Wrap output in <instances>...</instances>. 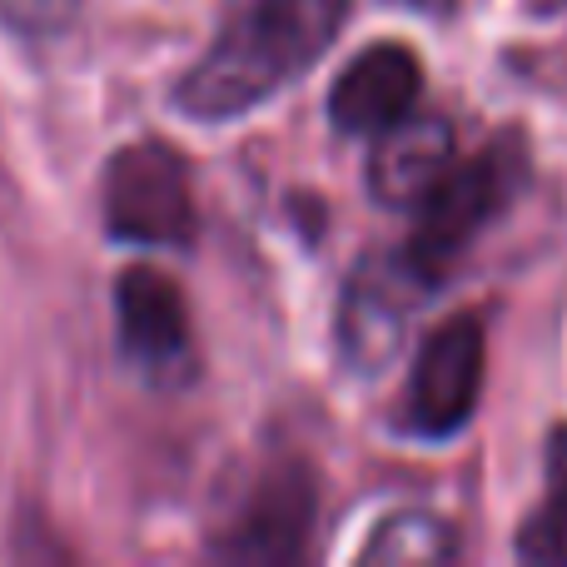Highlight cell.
<instances>
[{
    "label": "cell",
    "mask_w": 567,
    "mask_h": 567,
    "mask_svg": "<svg viewBox=\"0 0 567 567\" xmlns=\"http://www.w3.org/2000/svg\"><path fill=\"white\" fill-rule=\"evenodd\" d=\"M349 20V0H225L205 55L175 80V110L229 125L303 80Z\"/></svg>",
    "instance_id": "cell-1"
},
{
    "label": "cell",
    "mask_w": 567,
    "mask_h": 567,
    "mask_svg": "<svg viewBox=\"0 0 567 567\" xmlns=\"http://www.w3.org/2000/svg\"><path fill=\"white\" fill-rule=\"evenodd\" d=\"M523 185H528V145H523L518 130H508L493 145H483L473 159H453L439 189L413 209L419 225L399 249L443 284L453 275V265L468 255L473 239L518 199Z\"/></svg>",
    "instance_id": "cell-2"
},
{
    "label": "cell",
    "mask_w": 567,
    "mask_h": 567,
    "mask_svg": "<svg viewBox=\"0 0 567 567\" xmlns=\"http://www.w3.org/2000/svg\"><path fill=\"white\" fill-rule=\"evenodd\" d=\"M100 209L115 245L189 249L199 235L195 169L169 140H130L105 165Z\"/></svg>",
    "instance_id": "cell-3"
},
{
    "label": "cell",
    "mask_w": 567,
    "mask_h": 567,
    "mask_svg": "<svg viewBox=\"0 0 567 567\" xmlns=\"http://www.w3.org/2000/svg\"><path fill=\"white\" fill-rule=\"evenodd\" d=\"M439 289L443 284L413 265L403 249L359 259L339 289V309H333V349H339L343 369L359 373V379L389 369L409 343L419 309Z\"/></svg>",
    "instance_id": "cell-4"
},
{
    "label": "cell",
    "mask_w": 567,
    "mask_h": 567,
    "mask_svg": "<svg viewBox=\"0 0 567 567\" xmlns=\"http://www.w3.org/2000/svg\"><path fill=\"white\" fill-rule=\"evenodd\" d=\"M488 383V329L483 313H453L419 343L399 399V429L419 443H449L473 423Z\"/></svg>",
    "instance_id": "cell-5"
},
{
    "label": "cell",
    "mask_w": 567,
    "mask_h": 567,
    "mask_svg": "<svg viewBox=\"0 0 567 567\" xmlns=\"http://www.w3.org/2000/svg\"><path fill=\"white\" fill-rule=\"evenodd\" d=\"M115 343L125 369L159 393H179L199 379V343H195V319H189V299L155 265L120 269Z\"/></svg>",
    "instance_id": "cell-6"
},
{
    "label": "cell",
    "mask_w": 567,
    "mask_h": 567,
    "mask_svg": "<svg viewBox=\"0 0 567 567\" xmlns=\"http://www.w3.org/2000/svg\"><path fill=\"white\" fill-rule=\"evenodd\" d=\"M319 508V483L303 463L275 458L239 488L229 513L209 528V553L225 563H293L303 558Z\"/></svg>",
    "instance_id": "cell-7"
},
{
    "label": "cell",
    "mask_w": 567,
    "mask_h": 567,
    "mask_svg": "<svg viewBox=\"0 0 567 567\" xmlns=\"http://www.w3.org/2000/svg\"><path fill=\"white\" fill-rule=\"evenodd\" d=\"M419 95H423V60L403 40H373L333 75L323 115H329V125L339 135L373 140L393 120L419 110Z\"/></svg>",
    "instance_id": "cell-8"
},
{
    "label": "cell",
    "mask_w": 567,
    "mask_h": 567,
    "mask_svg": "<svg viewBox=\"0 0 567 567\" xmlns=\"http://www.w3.org/2000/svg\"><path fill=\"white\" fill-rule=\"evenodd\" d=\"M453 159H458V140H453L449 120L409 110L403 120L373 135L369 169H363L369 199L383 209H399V215H413L453 169Z\"/></svg>",
    "instance_id": "cell-9"
},
{
    "label": "cell",
    "mask_w": 567,
    "mask_h": 567,
    "mask_svg": "<svg viewBox=\"0 0 567 567\" xmlns=\"http://www.w3.org/2000/svg\"><path fill=\"white\" fill-rule=\"evenodd\" d=\"M458 558V533L429 508L389 513L359 548L363 567H443Z\"/></svg>",
    "instance_id": "cell-10"
},
{
    "label": "cell",
    "mask_w": 567,
    "mask_h": 567,
    "mask_svg": "<svg viewBox=\"0 0 567 567\" xmlns=\"http://www.w3.org/2000/svg\"><path fill=\"white\" fill-rule=\"evenodd\" d=\"M513 548L533 567L567 563V423L543 439V503L523 518Z\"/></svg>",
    "instance_id": "cell-11"
},
{
    "label": "cell",
    "mask_w": 567,
    "mask_h": 567,
    "mask_svg": "<svg viewBox=\"0 0 567 567\" xmlns=\"http://www.w3.org/2000/svg\"><path fill=\"white\" fill-rule=\"evenodd\" d=\"M85 10V0H0V20L30 40H50L70 30Z\"/></svg>",
    "instance_id": "cell-12"
},
{
    "label": "cell",
    "mask_w": 567,
    "mask_h": 567,
    "mask_svg": "<svg viewBox=\"0 0 567 567\" xmlns=\"http://www.w3.org/2000/svg\"><path fill=\"white\" fill-rule=\"evenodd\" d=\"M413 10H423L429 20H458V16H473V10H483L488 0H409Z\"/></svg>",
    "instance_id": "cell-13"
}]
</instances>
